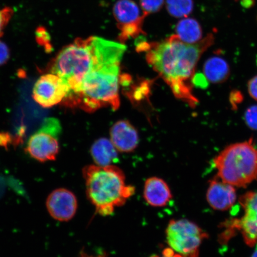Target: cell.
I'll list each match as a JSON object with an SVG mask.
<instances>
[{"mask_svg": "<svg viewBox=\"0 0 257 257\" xmlns=\"http://www.w3.org/2000/svg\"><path fill=\"white\" fill-rule=\"evenodd\" d=\"M213 42L211 34L195 44H186L173 35L156 43L141 42L137 49L146 53L148 63L165 80L176 97L194 108L198 103L193 94L196 67Z\"/></svg>", "mask_w": 257, "mask_h": 257, "instance_id": "obj_1", "label": "cell"}, {"mask_svg": "<svg viewBox=\"0 0 257 257\" xmlns=\"http://www.w3.org/2000/svg\"><path fill=\"white\" fill-rule=\"evenodd\" d=\"M125 51L126 47L101 60L86 74L78 91L67 95L62 103L89 112L106 107L117 110L120 105V65Z\"/></svg>", "mask_w": 257, "mask_h": 257, "instance_id": "obj_2", "label": "cell"}, {"mask_svg": "<svg viewBox=\"0 0 257 257\" xmlns=\"http://www.w3.org/2000/svg\"><path fill=\"white\" fill-rule=\"evenodd\" d=\"M120 46L121 43L98 37L77 38L64 47L53 59L50 72L66 81L71 94L78 91L86 74Z\"/></svg>", "mask_w": 257, "mask_h": 257, "instance_id": "obj_3", "label": "cell"}, {"mask_svg": "<svg viewBox=\"0 0 257 257\" xmlns=\"http://www.w3.org/2000/svg\"><path fill=\"white\" fill-rule=\"evenodd\" d=\"M86 196L96 208V213L107 216L115 207L124 205L134 194L133 186L125 185V176L117 167L89 165L82 170Z\"/></svg>", "mask_w": 257, "mask_h": 257, "instance_id": "obj_4", "label": "cell"}, {"mask_svg": "<svg viewBox=\"0 0 257 257\" xmlns=\"http://www.w3.org/2000/svg\"><path fill=\"white\" fill-rule=\"evenodd\" d=\"M213 163L217 176L226 184L245 188L257 179V149L252 139L225 148Z\"/></svg>", "mask_w": 257, "mask_h": 257, "instance_id": "obj_5", "label": "cell"}, {"mask_svg": "<svg viewBox=\"0 0 257 257\" xmlns=\"http://www.w3.org/2000/svg\"><path fill=\"white\" fill-rule=\"evenodd\" d=\"M166 233L170 248L183 257H198L202 240L208 237L198 225L186 219L170 221Z\"/></svg>", "mask_w": 257, "mask_h": 257, "instance_id": "obj_6", "label": "cell"}, {"mask_svg": "<svg viewBox=\"0 0 257 257\" xmlns=\"http://www.w3.org/2000/svg\"><path fill=\"white\" fill-rule=\"evenodd\" d=\"M62 130L57 118H46L40 130L29 139L26 152L40 162L55 160L59 153V138Z\"/></svg>", "mask_w": 257, "mask_h": 257, "instance_id": "obj_7", "label": "cell"}, {"mask_svg": "<svg viewBox=\"0 0 257 257\" xmlns=\"http://www.w3.org/2000/svg\"><path fill=\"white\" fill-rule=\"evenodd\" d=\"M113 14L121 43L145 34L143 26L146 16L141 14L140 8L133 0L118 1L114 6Z\"/></svg>", "mask_w": 257, "mask_h": 257, "instance_id": "obj_8", "label": "cell"}, {"mask_svg": "<svg viewBox=\"0 0 257 257\" xmlns=\"http://www.w3.org/2000/svg\"><path fill=\"white\" fill-rule=\"evenodd\" d=\"M70 92L68 85L62 78L53 73L41 76L35 83L34 100L44 108L61 103Z\"/></svg>", "mask_w": 257, "mask_h": 257, "instance_id": "obj_9", "label": "cell"}, {"mask_svg": "<svg viewBox=\"0 0 257 257\" xmlns=\"http://www.w3.org/2000/svg\"><path fill=\"white\" fill-rule=\"evenodd\" d=\"M239 203L244 209L243 216L231 223L230 229L240 230L244 242L253 247L257 243V191L246 192L241 196Z\"/></svg>", "mask_w": 257, "mask_h": 257, "instance_id": "obj_10", "label": "cell"}, {"mask_svg": "<svg viewBox=\"0 0 257 257\" xmlns=\"http://www.w3.org/2000/svg\"><path fill=\"white\" fill-rule=\"evenodd\" d=\"M46 205L48 212L54 219L67 221L75 216L78 201L72 192L60 188L48 196Z\"/></svg>", "mask_w": 257, "mask_h": 257, "instance_id": "obj_11", "label": "cell"}, {"mask_svg": "<svg viewBox=\"0 0 257 257\" xmlns=\"http://www.w3.org/2000/svg\"><path fill=\"white\" fill-rule=\"evenodd\" d=\"M207 200L214 210H229L236 201L235 188L216 179L212 180L207 192Z\"/></svg>", "mask_w": 257, "mask_h": 257, "instance_id": "obj_12", "label": "cell"}, {"mask_svg": "<svg viewBox=\"0 0 257 257\" xmlns=\"http://www.w3.org/2000/svg\"><path fill=\"white\" fill-rule=\"evenodd\" d=\"M111 141L118 152H133L139 143V137L136 128L127 120H120L110 130Z\"/></svg>", "mask_w": 257, "mask_h": 257, "instance_id": "obj_13", "label": "cell"}, {"mask_svg": "<svg viewBox=\"0 0 257 257\" xmlns=\"http://www.w3.org/2000/svg\"><path fill=\"white\" fill-rule=\"evenodd\" d=\"M144 198L153 207L165 206L172 198L168 184L163 179L153 177L145 183Z\"/></svg>", "mask_w": 257, "mask_h": 257, "instance_id": "obj_14", "label": "cell"}, {"mask_svg": "<svg viewBox=\"0 0 257 257\" xmlns=\"http://www.w3.org/2000/svg\"><path fill=\"white\" fill-rule=\"evenodd\" d=\"M117 152L111 141L106 138L96 140L91 149L92 159L99 166L112 165L117 160Z\"/></svg>", "mask_w": 257, "mask_h": 257, "instance_id": "obj_15", "label": "cell"}, {"mask_svg": "<svg viewBox=\"0 0 257 257\" xmlns=\"http://www.w3.org/2000/svg\"><path fill=\"white\" fill-rule=\"evenodd\" d=\"M203 72L205 78L213 83H223L230 75L229 64L223 58L213 56L204 63Z\"/></svg>", "mask_w": 257, "mask_h": 257, "instance_id": "obj_16", "label": "cell"}, {"mask_svg": "<svg viewBox=\"0 0 257 257\" xmlns=\"http://www.w3.org/2000/svg\"><path fill=\"white\" fill-rule=\"evenodd\" d=\"M176 35L184 43L195 44L202 40V31L198 22L192 18L180 21L176 27Z\"/></svg>", "mask_w": 257, "mask_h": 257, "instance_id": "obj_17", "label": "cell"}, {"mask_svg": "<svg viewBox=\"0 0 257 257\" xmlns=\"http://www.w3.org/2000/svg\"><path fill=\"white\" fill-rule=\"evenodd\" d=\"M166 7L170 15L175 18H185L194 9L193 0H167Z\"/></svg>", "mask_w": 257, "mask_h": 257, "instance_id": "obj_18", "label": "cell"}, {"mask_svg": "<svg viewBox=\"0 0 257 257\" xmlns=\"http://www.w3.org/2000/svg\"><path fill=\"white\" fill-rule=\"evenodd\" d=\"M143 14L147 16L160 11L162 8L164 0H140Z\"/></svg>", "mask_w": 257, "mask_h": 257, "instance_id": "obj_19", "label": "cell"}, {"mask_svg": "<svg viewBox=\"0 0 257 257\" xmlns=\"http://www.w3.org/2000/svg\"><path fill=\"white\" fill-rule=\"evenodd\" d=\"M244 119L250 128L257 131V105L251 106L247 109Z\"/></svg>", "mask_w": 257, "mask_h": 257, "instance_id": "obj_20", "label": "cell"}, {"mask_svg": "<svg viewBox=\"0 0 257 257\" xmlns=\"http://www.w3.org/2000/svg\"><path fill=\"white\" fill-rule=\"evenodd\" d=\"M13 14H14V11L9 8L0 11V37L3 35V30L9 23Z\"/></svg>", "mask_w": 257, "mask_h": 257, "instance_id": "obj_21", "label": "cell"}, {"mask_svg": "<svg viewBox=\"0 0 257 257\" xmlns=\"http://www.w3.org/2000/svg\"><path fill=\"white\" fill-rule=\"evenodd\" d=\"M10 58L9 48L5 43L0 41V66L8 62Z\"/></svg>", "mask_w": 257, "mask_h": 257, "instance_id": "obj_22", "label": "cell"}, {"mask_svg": "<svg viewBox=\"0 0 257 257\" xmlns=\"http://www.w3.org/2000/svg\"><path fill=\"white\" fill-rule=\"evenodd\" d=\"M248 90L249 95L257 101V75L248 82Z\"/></svg>", "mask_w": 257, "mask_h": 257, "instance_id": "obj_23", "label": "cell"}, {"mask_svg": "<svg viewBox=\"0 0 257 257\" xmlns=\"http://www.w3.org/2000/svg\"><path fill=\"white\" fill-rule=\"evenodd\" d=\"M8 182H9V184H11L12 187L14 188L16 192H18L20 194L24 195L25 191L24 189L22 188V186L19 185V182L18 181H16L14 178H9Z\"/></svg>", "mask_w": 257, "mask_h": 257, "instance_id": "obj_24", "label": "cell"}, {"mask_svg": "<svg viewBox=\"0 0 257 257\" xmlns=\"http://www.w3.org/2000/svg\"><path fill=\"white\" fill-rule=\"evenodd\" d=\"M12 140L9 134L0 133V147L8 148Z\"/></svg>", "mask_w": 257, "mask_h": 257, "instance_id": "obj_25", "label": "cell"}, {"mask_svg": "<svg viewBox=\"0 0 257 257\" xmlns=\"http://www.w3.org/2000/svg\"><path fill=\"white\" fill-rule=\"evenodd\" d=\"M6 187V181L3 178H0V198L4 194Z\"/></svg>", "mask_w": 257, "mask_h": 257, "instance_id": "obj_26", "label": "cell"}, {"mask_svg": "<svg viewBox=\"0 0 257 257\" xmlns=\"http://www.w3.org/2000/svg\"><path fill=\"white\" fill-rule=\"evenodd\" d=\"M173 255H174V252H173V250L171 248L164 250V257H172Z\"/></svg>", "mask_w": 257, "mask_h": 257, "instance_id": "obj_27", "label": "cell"}, {"mask_svg": "<svg viewBox=\"0 0 257 257\" xmlns=\"http://www.w3.org/2000/svg\"><path fill=\"white\" fill-rule=\"evenodd\" d=\"M256 248L251 257H257V243L256 244Z\"/></svg>", "mask_w": 257, "mask_h": 257, "instance_id": "obj_28", "label": "cell"}, {"mask_svg": "<svg viewBox=\"0 0 257 257\" xmlns=\"http://www.w3.org/2000/svg\"><path fill=\"white\" fill-rule=\"evenodd\" d=\"M81 257H90V256H88V255H86L85 254H83V253H82V254L81 255Z\"/></svg>", "mask_w": 257, "mask_h": 257, "instance_id": "obj_29", "label": "cell"}, {"mask_svg": "<svg viewBox=\"0 0 257 257\" xmlns=\"http://www.w3.org/2000/svg\"><path fill=\"white\" fill-rule=\"evenodd\" d=\"M152 257H159V256H156V255H154V256H153Z\"/></svg>", "mask_w": 257, "mask_h": 257, "instance_id": "obj_30", "label": "cell"}]
</instances>
